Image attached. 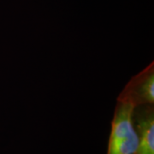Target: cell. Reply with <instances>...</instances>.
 I'll return each mask as SVG.
<instances>
[{
	"mask_svg": "<svg viewBox=\"0 0 154 154\" xmlns=\"http://www.w3.org/2000/svg\"><path fill=\"white\" fill-rule=\"evenodd\" d=\"M133 105L123 104L112 122L108 154H135L139 135L133 124Z\"/></svg>",
	"mask_w": 154,
	"mask_h": 154,
	"instance_id": "cell-1",
	"label": "cell"
},
{
	"mask_svg": "<svg viewBox=\"0 0 154 154\" xmlns=\"http://www.w3.org/2000/svg\"><path fill=\"white\" fill-rule=\"evenodd\" d=\"M139 145L135 154H154V120L151 116L140 122Z\"/></svg>",
	"mask_w": 154,
	"mask_h": 154,
	"instance_id": "cell-2",
	"label": "cell"
},
{
	"mask_svg": "<svg viewBox=\"0 0 154 154\" xmlns=\"http://www.w3.org/2000/svg\"><path fill=\"white\" fill-rule=\"evenodd\" d=\"M143 94L146 99L149 102H153L154 99V78L153 75H151L143 86Z\"/></svg>",
	"mask_w": 154,
	"mask_h": 154,
	"instance_id": "cell-3",
	"label": "cell"
}]
</instances>
